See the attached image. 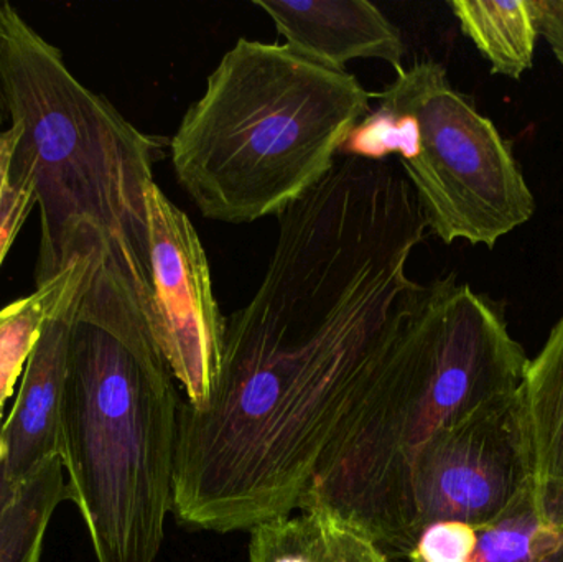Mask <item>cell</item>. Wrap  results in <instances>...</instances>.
<instances>
[{"instance_id":"obj_5","label":"cell","mask_w":563,"mask_h":562,"mask_svg":"<svg viewBox=\"0 0 563 562\" xmlns=\"http://www.w3.org/2000/svg\"><path fill=\"white\" fill-rule=\"evenodd\" d=\"M181 405L142 310L75 317L59 458L96 561L157 562L174 511Z\"/></svg>"},{"instance_id":"obj_9","label":"cell","mask_w":563,"mask_h":562,"mask_svg":"<svg viewBox=\"0 0 563 562\" xmlns=\"http://www.w3.org/2000/svg\"><path fill=\"white\" fill-rule=\"evenodd\" d=\"M82 279L46 319L23 372L12 411L0 428L7 475L15 485H22L62 452L59 412L68 370L69 337Z\"/></svg>"},{"instance_id":"obj_8","label":"cell","mask_w":563,"mask_h":562,"mask_svg":"<svg viewBox=\"0 0 563 562\" xmlns=\"http://www.w3.org/2000/svg\"><path fill=\"white\" fill-rule=\"evenodd\" d=\"M145 197L152 333L184 401L201 408L220 373L227 317L214 297L207 251L190 218L155 181Z\"/></svg>"},{"instance_id":"obj_17","label":"cell","mask_w":563,"mask_h":562,"mask_svg":"<svg viewBox=\"0 0 563 562\" xmlns=\"http://www.w3.org/2000/svg\"><path fill=\"white\" fill-rule=\"evenodd\" d=\"M539 35L548 42L563 68V0H529Z\"/></svg>"},{"instance_id":"obj_7","label":"cell","mask_w":563,"mask_h":562,"mask_svg":"<svg viewBox=\"0 0 563 562\" xmlns=\"http://www.w3.org/2000/svg\"><path fill=\"white\" fill-rule=\"evenodd\" d=\"M532 487L531 439L518 389L443 429L420 452L410 481L413 543L440 521L489 524Z\"/></svg>"},{"instance_id":"obj_1","label":"cell","mask_w":563,"mask_h":562,"mask_svg":"<svg viewBox=\"0 0 563 562\" xmlns=\"http://www.w3.org/2000/svg\"><path fill=\"white\" fill-rule=\"evenodd\" d=\"M253 299L227 319L207 405L178 419L174 515L227 535L288 517L409 317L426 238L394 162L338 158L279 214Z\"/></svg>"},{"instance_id":"obj_12","label":"cell","mask_w":563,"mask_h":562,"mask_svg":"<svg viewBox=\"0 0 563 562\" xmlns=\"http://www.w3.org/2000/svg\"><path fill=\"white\" fill-rule=\"evenodd\" d=\"M532 451L539 517L563 527V316L544 349L529 360L521 388Z\"/></svg>"},{"instance_id":"obj_14","label":"cell","mask_w":563,"mask_h":562,"mask_svg":"<svg viewBox=\"0 0 563 562\" xmlns=\"http://www.w3.org/2000/svg\"><path fill=\"white\" fill-rule=\"evenodd\" d=\"M69 502L62 458L49 459L20 485L0 514V562H40L56 508Z\"/></svg>"},{"instance_id":"obj_3","label":"cell","mask_w":563,"mask_h":562,"mask_svg":"<svg viewBox=\"0 0 563 562\" xmlns=\"http://www.w3.org/2000/svg\"><path fill=\"white\" fill-rule=\"evenodd\" d=\"M529 359L498 304L455 276L422 286L301 498L390 560L412 550L410 481L430 439L521 388Z\"/></svg>"},{"instance_id":"obj_21","label":"cell","mask_w":563,"mask_h":562,"mask_svg":"<svg viewBox=\"0 0 563 562\" xmlns=\"http://www.w3.org/2000/svg\"><path fill=\"white\" fill-rule=\"evenodd\" d=\"M0 455H5V445H3L2 434H0Z\"/></svg>"},{"instance_id":"obj_13","label":"cell","mask_w":563,"mask_h":562,"mask_svg":"<svg viewBox=\"0 0 563 562\" xmlns=\"http://www.w3.org/2000/svg\"><path fill=\"white\" fill-rule=\"evenodd\" d=\"M449 5L493 75L519 79L531 69L539 30L529 0H453Z\"/></svg>"},{"instance_id":"obj_18","label":"cell","mask_w":563,"mask_h":562,"mask_svg":"<svg viewBox=\"0 0 563 562\" xmlns=\"http://www.w3.org/2000/svg\"><path fill=\"white\" fill-rule=\"evenodd\" d=\"M334 562H393L376 543L357 533L353 528L344 527Z\"/></svg>"},{"instance_id":"obj_11","label":"cell","mask_w":563,"mask_h":562,"mask_svg":"<svg viewBox=\"0 0 563 562\" xmlns=\"http://www.w3.org/2000/svg\"><path fill=\"white\" fill-rule=\"evenodd\" d=\"M407 562H563V527L538 514L534 487L489 524L440 521L423 528Z\"/></svg>"},{"instance_id":"obj_2","label":"cell","mask_w":563,"mask_h":562,"mask_svg":"<svg viewBox=\"0 0 563 562\" xmlns=\"http://www.w3.org/2000/svg\"><path fill=\"white\" fill-rule=\"evenodd\" d=\"M0 98L10 165L40 210L36 287L85 266L76 316L135 304L151 320L148 185L162 141L86 88L12 3L0 10Z\"/></svg>"},{"instance_id":"obj_20","label":"cell","mask_w":563,"mask_h":562,"mask_svg":"<svg viewBox=\"0 0 563 562\" xmlns=\"http://www.w3.org/2000/svg\"><path fill=\"white\" fill-rule=\"evenodd\" d=\"M2 5H3V0H0V10H2ZM5 119H7V115H5V111H3L2 98H0V131H3L2 124H3V121H5Z\"/></svg>"},{"instance_id":"obj_6","label":"cell","mask_w":563,"mask_h":562,"mask_svg":"<svg viewBox=\"0 0 563 562\" xmlns=\"http://www.w3.org/2000/svg\"><path fill=\"white\" fill-rule=\"evenodd\" d=\"M376 108L350 132L340 157L399 158L426 218L445 244L489 250L531 220L534 195L496 125L450 85L445 66L396 71Z\"/></svg>"},{"instance_id":"obj_15","label":"cell","mask_w":563,"mask_h":562,"mask_svg":"<svg viewBox=\"0 0 563 562\" xmlns=\"http://www.w3.org/2000/svg\"><path fill=\"white\" fill-rule=\"evenodd\" d=\"M85 276L86 267L75 266L0 310V415L25 372L46 319Z\"/></svg>"},{"instance_id":"obj_4","label":"cell","mask_w":563,"mask_h":562,"mask_svg":"<svg viewBox=\"0 0 563 562\" xmlns=\"http://www.w3.org/2000/svg\"><path fill=\"white\" fill-rule=\"evenodd\" d=\"M371 98L287 43L240 38L172 137L175 177L208 220L279 217L330 174Z\"/></svg>"},{"instance_id":"obj_16","label":"cell","mask_w":563,"mask_h":562,"mask_svg":"<svg viewBox=\"0 0 563 562\" xmlns=\"http://www.w3.org/2000/svg\"><path fill=\"white\" fill-rule=\"evenodd\" d=\"M35 207L32 185L10 165L9 132L0 131V266Z\"/></svg>"},{"instance_id":"obj_19","label":"cell","mask_w":563,"mask_h":562,"mask_svg":"<svg viewBox=\"0 0 563 562\" xmlns=\"http://www.w3.org/2000/svg\"><path fill=\"white\" fill-rule=\"evenodd\" d=\"M20 485L10 481L5 471V455H0V514L9 507L10 502L19 492Z\"/></svg>"},{"instance_id":"obj_10","label":"cell","mask_w":563,"mask_h":562,"mask_svg":"<svg viewBox=\"0 0 563 562\" xmlns=\"http://www.w3.org/2000/svg\"><path fill=\"white\" fill-rule=\"evenodd\" d=\"M276 23L287 45L338 71L351 59H380L402 68L400 30L366 0H254Z\"/></svg>"}]
</instances>
